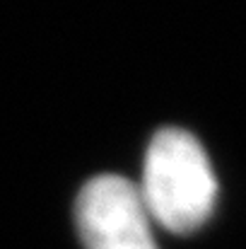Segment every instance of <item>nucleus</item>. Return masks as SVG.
I'll use <instances>...</instances> for the list:
<instances>
[{
    "label": "nucleus",
    "mask_w": 246,
    "mask_h": 249,
    "mask_svg": "<svg viewBox=\"0 0 246 249\" xmlns=\"http://www.w3.org/2000/svg\"><path fill=\"white\" fill-rule=\"evenodd\" d=\"M138 191L150 218L176 235H186L210 218L217 181L203 145L191 133L162 128L148 148Z\"/></svg>",
    "instance_id": "nucleus-1"
},
{
    "label": "nucleus",
    "mask_w": 246,
    "mask_h": 249,
    "mask_svg": "<svg viewBox=\"0 0 246 249\" xmlns=\"http://www.w3.org/2000/svg\"><path fill=\"white\" fill-rule=\"evenodd\" d=\"M75 220L87 249H160L143 196L126 177L89 179L78 196Z\"/></svg>",
    "instance_id": "nucleus-2"
}]
</instances>
